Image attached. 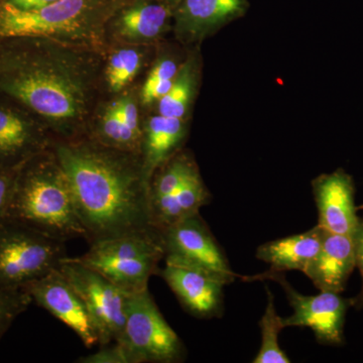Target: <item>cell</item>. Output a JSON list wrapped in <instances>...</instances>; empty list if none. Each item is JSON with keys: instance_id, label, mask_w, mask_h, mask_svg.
Here are the masks:
<instances>
[{"instance_id": "obj_33", "label": "cell", "mask_w": 363, "mask_h": 363, "mask_svg": "<svg viewBox=\"0 0 363 363\" xmlns=\"http://www.w3.org/2000/svg\"><path fill=\"white\" fill-rule=\"evenodd\" d=\"M164 2H174V4H180L182 0H164Z\"/></svg>"}, {"instance_id": "obj_30", "label": "cell", "mask_w": 363, "mask_h": 363, "mask_svg": "<svg viewBox=\"0 0 363 363\" xmlns=\"http://www.w3.org/2000/svg\"><path fill=\"white\" fill-rule=\"evenodd\" d=\"M178 71V66H177L175 62L169 59L162 60L150 71L143 88L152 87V86L161 83L162 81L174 79L176 77Z\"/></svg>"}, {"instance_id": "obj_1", "label": "cell", "mask_w": 363, "mask_h": 363, "mask_svg": "<svg viewBox=\"0 0 363 363\" xmlns=\"http://www.w3.org/2000/svg\"><path fill=\"white\" fill-rule=\"evenodd\" d=\"M130 154L93 145L61 143L55 149L90 245L157 231L150 222L149 179L143 161Z\"/></svg>"}, {"instance_id": "obj_10", "label": "cell", "mask_w": 363, "mask_h": 363, "mask_svg": "<svg viewBox=\"0 0 363 363\" xmlns=\"http://www.w3.org/2000/svg\"><path fill=\"white\" fill-rule=\"evenodd\" d=\"M157 274L175 294L186 312L198 319L220 318L224 312V286L228 281L216 272L179 260L164 259Z\"/></svg>"}, {"instance_id": "obj_7", "label": "cell", "mask_w": 363, "mask_h": 363, "mask_svg": "<svg viewBox=\"0 0 363 363\" xmlns=\"http://www.w3.org/2000/svg\"><path fill=\"white\" fill-rule=\"evenodd\" d=\"M59 269L83 301L96 334L98 345H109L121 340L128 293L75 257L62 259Z\"/></svg>"}, {"instance_id": "obj_13", "label": "cell", "mask_w": 363, "mask_h": 363, "mask_svg": "<svg viewBox=\"0 0 363 363\" xmlns=\"http://www.w3.org/2000/svg\"><path fill=\"white\" fill-rule=\"evenodd\" d=\"M318 209V225L332 233L352 236L358 217L352 177L342 169L324 174L312 182Z\"/></svg>"}, {"instance_id": "obj_20", "label": "cell", "mask_w": 363, "mask_h": 363, "mask_svg": "<svg viewBox=\"0 0 363 363\" xmlns=\"http://www.w3.org/2000/svg\"><path fill=\"white\" fill-rule=\"evenodd\" d=\"M169 16L171 9L166 2L138 0L121 13L119 30L130 39H154L164 30Z\"/></svg>"}, {"instance_id": "obj_14", "label": "cell", "mask_w": 363, "mask_h": 363, "mask_svg": "<svg viewBox=\"0 0 363 363\" xmlns=\"http://www.w3.org/2000/svg\"><path fill=\"white\" fill-rule=\"evenodd\" d=\"M357 267L352 236L324 231L319 252L304 274L319 291L342 293Z\"/></svg>"}, {"instance_id": "obj_19", "label": "cell", "mask_w": 363, "mask_h": 363, "mask_svg": "<svg viewBox=\"0 0 363 363\" xmlns=\"http://www.w3.org/2000/svg\"><path fill=\"white\" fill-rule=\"evenodd\" d=\"M177 9V20L182 30L202 35L215 26L240 16L245 0H182Z\"/></svg>"}, {"instance_id": "obj_17", "label": "cell", "mask_w": 363, "mask_h": 363, "mask_svg": "<svg viewBox=\"0 0 363 363\" xmlns=\"http://www.w3.org/2000/svg\"><path fill=\"white\" fill-rule=\"evenodd\" d=\"M44 143L37 128L13 109L0 107V166L18 167L42 154Z\"/></svg>"}, {"instance_id": "obj_12", "label": "cell", "mask_w": 363, "mask_h": 363, "mask_svg": "<svg viewBox=\"0 0 363 363\" xmlns=\"http://www.w3.org/2000/svg\"><path fill=\"white\" fill-rule=\"evenodd\" d=\"M23 289L33 303L75 332L86 347L97 345L98 338L83 301L59 267Z\"/></svg>"}, {"instance_id": "obj_2", "label": "cell", "mask_w": 363, "mask_h": 363, "mask_svg": "<svg viewBox=\"0 0 363 363\" xmlns=\"http://www.w3.org/2000/svg\"><path fill=\"white\" fill-rule=\"evenodd\" d=\"M33 157L21 167L6 221L64 241L86 238L70 184L56 157Z\"/></svg>"}, {"instance_id": "obj_4", "label": "cell", "mask_w": 363, "mask_h": 363, "mask_svg": "<svg viewBox=\"0 0 363 363\" xmlns=\"http://www.w3.org/2000/svg\"><path fill=\"white\" fill-rule=\"evenodd\" d=\"M75 259L131 294L147 289L164 250L159 231H145L91 243L89 250Z\"/></svg>"}, {"instance_id": "obj_18", "label": "cell", "mask_w": 363, "mask_h": 363, "mask_svg": "<svg viewBox=\"0 0 363 363\" xmlns=\"http://www.w3.org/2000/svg\"><path fill=\"white\" fill-rule=\"evenodd\" d=\"M185 135L183 118L160 116L152 117L143 140V164L150 181L154 172L176 152Z\"/></svg>"}, {"instance_id": "obj_34", "label": "cell", "mask_w": 363, "mask_h": 363, "mask_svg": "<svg viewBox=\"0 0 363 363\" xmlns=\"http://www.w3.org/2000/svg\"><path fill=\"white\" fill-rule=\"evenodd\" d=\"M4 1H6V0H0V7L2 6V4H4Z\"/></svg>"}, {"instance_id": "obj_28", "label": "cell", "mask_w": 363, "mask_h": 363, "mask_svg": "<svg viewBox=\"0 0 363 363\" xmlns=\"http://www.w3.org/2000/svg\"><path fill=\"white\" fill-rule=\"evenodd\" d=\"M81 363H130L128 353L121 344L114 342L101 346V350L92 354L79 358Z\"/></svg>"}, {"instance_id": "obj_11", "label": "cell", "mask_w": 363, "mask_h": 363, "mask_svg": "<svg viewBox=\"0 0 363 363\" xmlns=\"http://www.w3.org/2000/svg\"><path fill=\"white\" fill-rule=\"evenodd\" d=\"M160 235L164 259L179 260L216 272L230 284L238 278L200 213L164 229Z\"/></svg>"}, {"instance_id": "obj_22", "label": "cell", "mask_w": 363, "mask_h": 363, "mask_svg": "<svg viewBox=\"0 0 363 363\" xmlns=\"http://www.w3.org/2000/svg\"><path fill=\"white\" fill-rule=\"evenodd\" d=\"M162 166L164 168L157 174V178L150 182V200L172 194L191 177L199 173L194 162L185 155L169 159Z\"/></svg>"}, {"instance_id": "obj_5", "label": "cell", "mask_w": 363, "mask_h": 363, "mask_svg": "<svg viewBox=\"0 0 363 363\" xmlns=\"http://www.w3.org/2000/svg\"><path fill=\"white\" fill-rule=\"evenodd\" d=\"M121 344L130 363H177L186 358V348L166 321L149 289L128 294Z\"/></svg>"}, {"instance_id": "obj_26", "label": "cell", "mask_w": 363, "mask_h": 363, "mask_svg": "<svg viewBox=\"0 0 363 363\" xmlns=\"http://www.w3.org/2000/svg\"><path fill=\"white\" fill-rule=\"evenodd\" d=\"M32 303L23 289H0V339Z\"/></svg>"}, {"instance_id": "obj_31", "label": "cell", "mask_w": 363, "mask_h": 363, "mask_svg": "<svg viewBox=\"0 0 363 363\" xmlns=\"http://www.w3.org/2000/svg\"><path fill=\"white\" fill-rule=\"evenodd\" d=\"M119 111L124 121L133 133L142 140V131H140V121H138V112L135 104L130 98H124L121 101L117 102Z\"/></svg>"}, {"instance_id": "obj_15", "label": "cell", "mask_w": 363, "mask_h": 363, "mask_svg": "<svg viewBox=\"0 0 363 363\" xmlns=\"http://www.w3.org/2000/svg\"><path fill=\"white\" fill-rule=\"evenodd\" d=\"M324 231L317 224L305 233L269 241L257 247V257L269 264L271 272H304L319 252Z\"/></svg>"}, {"instance_id": "obj_9", "label": "cell", "mask_w": 363, "mask_h": 363, "mask_svg": "<svg viewBox=\"0 0 363 363\" xmlns=\"http://www.w3.org/2000/svg\"><path fill=\"white\" fill-rule=\"evenodd\" d=\"M100 0H59L37 9L0 7V40L35 39L71 33L96 11Z\"/></svg>"}, {"instance_id": "obj_29", "label": "cell", "mask_w": 363, "mask_h": 363, "mask_svg": "<svg viewBox=\"0 0 363 363\" xmlns=\"http://www.w3.org/2000/svg\"><path fill=\"white\" fill-rule=\"evenodd\" d=\"M353 245H354L355 262L357 267L362 274V290L354 298H350L351 307L357 310H362L363 308V218H359L357 229L352 234Z\"/></svg>"}, {"instance_id": "obj_25", "label": "cell", "mask_w": 363, "mask_h": 363, "mask_svg": "<svg viewBox=\"0 0 363 363\" xmlns=\"http://www.w3.org/2000/svg\"><path fill=\"white\" fill-rule=\"evenodd\" d=\"M140 68V56L135 50L124 49L109 60L106 75L112 90L119 91L135 77Z\"/></svg>"}, {"instance_id": "obj_27", "label": "cell", "mask_w": 363, "mask_h": 363, "mask_svg": "<svg viewBox=\"0 0 363 363\" xmlns=\"http://www.w3.org/2000/svg\"><path fill=\"white\" fill-rule=\"evenodd\" d=\"M21 166L23 164L18 167L0 166V224L6 221L7 210Z\"/></svg>"}, {"instance_id": "obj_24", "label": "cell", "mask_w": 363, "mask_h": 363, "mask_svg": "<svg viewBox=\"0 0 363 363\" xmlns=\"http://www.w3.org/2000/svg\"><path fill=\"white\" fill-rule=\"evenodd\" d=\"M102 136L109 145L124 149L128 152H135L142 140L128 128L117 104L107 109L101 125Z\"/></svg>"}, {"instance_id": "obj_21", "label": "cell", "mask_w": 363, "mask_h": 363, "mask_svg": "<svg viewBox=\"0 0 363 363\" xmlns=\"http://www.w3.org/2000/svg\"><path fill=\"white\" fill-rule=\"evenodd\" d=\"M267 302L266 311L259 320L262 345L253 363H290L291 359L285 351L279 347V334L285 329L283 318L277 313L274 297L269 288H266Z\"/></svg>"}, {"instance_id": "obj_3", "label": "cell", "mask_w": 363, "mask_h": 363, "mask_svg": "<svg viewBox=\"0 0 363 363\" xmlns=\"http://www.w3.org/2000/svg\"><path fill=\"white\" fill-rule=\"evenodd\" d=\"M0 91L45 118H75L84 105L78 81L23 48L0 49Z\"/></svg>"}, {"instance_id": "obj_32", "label": "cell", "mask_w": 363, "mask_h": 363, "mask_svg": "<svg viewBox=\"0 0 363 363\" xmlns=\"http://www.w3.org/2000/svg\"><path fill=\"white\" fill-rule=\"evenodd\" d=\"M59 0H6L7 4L21 9H37L49 6Z\"/></svg>"}, {"instance_id": "obj_8", "label": "cell", "mask_w": 363, "mask_h": 363, "mask_svg": "<svg viewBox=\"0 0 363 363\" xmlns=\"http://www.w3.org/2000/svg\"><path fill=\"white\" fill-rule=\"evenodd\" d=\"M245 279L250 281L272 279L281 286L294 311L291 316L283 318L285 328L307 327L311 329L320 344L343 345L344 323L348 308L351 307L350 298L326 291H320L319 295H302L286 281L284 272L267 271Z\"/></svg>"}, {"instance_id": "obj_23", "label": "cell", "mask_w": 363, "mask_h": 363, "mask_svg": "<svg viewBox=\"0 0 363 363\" xmlns=\"http://www.w3.org/2000/svg\"><path fill=\"white\" fill-rule=\"evenodd\" d=\"M194 85L192 67L183 66L178 71L175 81L169 92L159 102L161 116L183 118L190 104Z\"/></svg>"}, {"instance_id": "obj_16", "label": "cell", "mask_w": 363, "mask_h": 363, "mask_svg": "<svg viewBox=\"0 0 363 363\" xmlns=\"http://www.w3.org/2000/svg\"><path fill=\"white\" fill-rule=\"evenodd\" d=\"M209 201V192L199 173L196 174L172 194L150 200L152 226L161 233L188 217L200 213V209Z\"/></svg>"}, {"instance_id": "obj_6", "label": "cell", "mask_w": 363, "mask_h": 363, "mask_svg": "<svg viewBox=\"0 0 363 363\" xmlns=\"http://www.w3.org/2000/svg\"><path fill=\"white\" fill-rule=\"evenodd\" d=\"M66 257L64 241L14 222L0 224V289H23L58 269Z\"/></svg>"}]
</instances>
